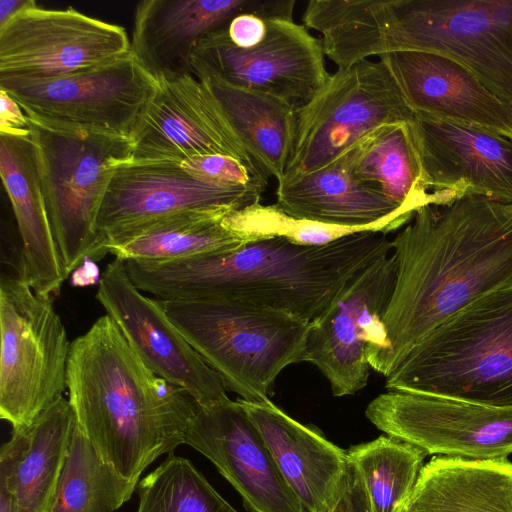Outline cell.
I'll return each instance as SVG.
<instances>
[{"instance_id":"29","label":"cell","mask_w":512,"mask_h":512,"mask_svg":"<svg viewBox=\"0 0 512 512\" xmlns=\"http://www.w3.org/2000/svg\"><path fill=\"white\" fill-rule=\"evenodd\" d=\"M198 80L208 88L250 156L268 177L280 181L289 156L295 107L213 77Z\"/></svg>"},{"instance_id":"18","label":"cell","mask_w":512,"mask_h":512,"mask_svg":"<svg viewBox=\"0 0 512 512\" xmlns=\"http://www.w3.org/2000/svg\"><path fill=\"white\" fill-rule=\"evenodd\" d=\"M185 444L214 464L251 512H307L237 400L198 406Z\"/></svg>"},{"instance_id":"25","label":"cell","mask_w":512,"mask_h":512,"mask_svg":"<svg viewBox=\"0 0 512 512\" xmlns=\"http://www.w3.org/2000/svg\"><path fill=\"white\" fill-rule=\"evenodd\" d=\"M276 197L275 204L293 217L350 227L394 220L408 223L417 210L399 206L355 181L338 161L308 175L278 182Z\"/></svg>"},{"instance_id":"15","label":"cell","mask_w":512,"mask_h":512,"mask_svg":"<svg viewBox=\"0 0 512 512\" xmlns=\"http://www.w3.org/2000/svg\"><path fill=\"white\" fill-rule=\"evenodd\" d=\"M365 415L382 432L427 455L494 460L512 454V407L388 391L368 404Z\"/></svg>"},{"instance_id":"5","label":"cell","mask_w":512,"mask_h":512,"mask_svg":"<svg viewBox=\"0 0 512 512\" xmlns=\"http://www.w3.org/2000/svg\"><path fill=\"white\" fill-rule=\"evenodd\" d=\"M385 378L388 391L512 407V282L447 318Z\"/></svg>"},{"instance_id":"13","label":"cell","mask_w":512,"mask_h":512,"mask_svg":"<svg viewBox=\"0 0 512 512\" xmlns=\"http://www.w3.org/2000/svg\"><path fill=\"white\" fill-rule=\"evenodd\" d=\"M130 52L123 27L36 4L0 27V88L61 77Z\"/></svg>"},{"instance_id":"4","label":"cell","mask_w":512,"mask_h":512,"mask_svg":"<svg viewBox=\"0 0 512 512\" xmlns=\"http://www.w3.org/2000/svg\"><path fill=\"white\" fill-rule=\"evenodd\" d=\"M67 390L78 430L105 464L133 483L185 444L198 407L140 359L107 314L71 343Z\"/></svg>"},{"instance_id":"26","label":"cell","mask_w":512,"mask_h":512,"mask_svg":"<svg viewBox=\"0 0 512 512\" xmlns=\"http://www.w3.org/2000/svg\"><path fill=\"white\" fill-rule=\"evenodd\" d=\"M409 501L416 512H512V462L434 456Z\"/></svg>"},{"instance_id":"28","label":"cell","mask_w":512,"mask_h":512,"mask_svg":"<svg viewBox=\"0 0 512 512\" xmlns=\"http://www.w3.org/2000/svg\"><path fill=\"white\" fill-rule=\"evenodd\" d=\"M232 211L195 209L160 219L111 246L107 253L123 261L166 262L229 253L254 241L227 228Z\"/></svg>"},{"instance_id":"23","label":"cell","mask_w":512,"mask_h":512,"mask_svg":"<svg viewBox=\"0 0 512 512\" xmlns=\"http://www.w3.org/2000/svg\"><path fill=\"white\" fill-rule=\"evenodd\" d=\"M76 428L68 399L54 401L0 449V489L15 512H54L61 473Z\"/></svg>"},{"instance_id":"17","label":"cell","mask_w":512,"mask_h":512,"mask_svg":"<svg viewBox=\"0 0 512 512\" xmlns=\"http://www.w3.org/2000/svg\"><path fill=\"white\" fill-rule=\"evenodd\" d=\"M96 298L140 359L158 376L184 389L198 406L230 399L220 377L167 317L156 299L131 281L115 258L99 280Z\"/></svg>"},{"instance_id":"6","label":"cell","mask_w":512,"mask_h":512,"mask_svg":"<svg viewBox=\"0 0 512 512\" xmlns=\"http://www.w3.org/2000/svg\"><path fill=\"white\" fill-rule=\"evenodd\" d=\"M157 301L226 390L245 401L270 400L280 372L303 362L310 322L291 313L233 298Z\"/></svg>"},{"instance_id":"1","label":"cell","mask_w":512,"mask_h":512,"mask_svg":"<svg viewBox=\"0 0 512 512\" xmlns=\"http://www.w3.org/2000/svg\"><path fill=\"white\" fill-rule=\"evenodd\" d=\"M391 242L396 275L382 319L384 377L451 315L512 282V203L465 194L424 204Z\"/></svg>"},{"instance_id":"32","label":"cell","mask_w":512,"mask_h":512,"mask_svg":"<svg viewBox=\"0 0 512 512\" xmlns=\"http://www.w3.org/2000/svg\"><path fill=\"white\" fill-rule=\"evenodd\" d=\"M136 512H238L187 458L174 454L139 480Z\"/></svg>"},{"instance_id":"24","label":"cell","mask_w":512,"mask_h":512,"mask_svg":"<svg viewBox=\"0 0 512 512\" xmlns=\"http://www.w3.org/2000/svg\"><path fill=\"white\" fill-rule=\"evenodd\" d=\"M263 437L281 475L307 512L319 511L347 463L345 450L288 416L270 400L237 399Z\"/></svg>"},{"instance_id":"9","label":"cell","mask_w":512,"mask_h":512,"mask_svg":"<svg viewBox=\"0 0 512 512\" xmlns=\"http://www.w3.org/2000/svg\"><path fill=\"white\" fill-rule=\"evenodd\" d=\"M27 116V115H26ZM39 150L42 187L67 274L93 260L96 222L115 168L130 160V137L56 129L27 116Z\"/></svg>"},{"instance_id":"38","label":"cell","mask_w":512,"mask_h":512,"mask_svg":"<svg viewBox=\"0 0 512 512\" xmlns=\"http://www.w3.org/2000/svg\"><path fill=\"white\" fill-rule=\"evenodd\" d=\"M397 512H416L412 504L408 500L400 507V509Z\"/></svg>"},{"instance_id":"2","label":"cell","mask_w":512,"mask_h":512,"mask_svg":"<svg viewBox=\"0 0 512 512\" xmlns=\"http://www.w3.org/2000/svg\"><path fill=\"white\" fill-rule=\"evenodd\" d=\"M391 252L386 234L364 231L322 246L273 237L220 255L125 266L133 284L157 300L233 298L312 322L357 272Z\"/></svg>"},{"instance_id":"35","label":"cell","mask_w":512,"mask_h":512,"mask_svg":"<svg viewBox=\"0 0 512 512\" xmlns=\"http://www.w3.org/2000/svg\"><path fill=\"white\" fill-rule=\"evenodd\" d=\"M317 512H373L360 472L349 458L330 497Z\"/></svg>"},{"instance_id":"20","label":"cell","mask_w":512,"mask_h":512,"mask_svg":"<svg viewBox=\"0 0 512 512\" xmlns=\"http://www.w3.org/2000/svg\"><path fill=\"white\" fill-rule=\"evenodd\" d=\"M295 0H142L130 51L154 78L192 74L196 44L235 16L255 12L293 19Z\"/></svg>"},{"instance_id":"3","label":"cell","mask_w":512,"mask_h":512,"mask_svg":"<svg viewBox=\"0 0 512 512\" xmlns=\"http://www.w3.org/2000/svg\"><path fill=\"white\" fill-rule=\"evenodd\" d=\"M302 20L337 68L396 51L432 52L512 106V0H311Z\"/></svg>"},{"instance_id":"11","label":"cell","mask_w":512,"mask_h":512,"mask_svg":"<svg viewBox=\"0 0 512 512\" xmlns=\"http://www.w3.org/2000/svg\"><path fill=\"white\" fill-rule=\"evenodd\" d=\"M390 254L372 261L345 285L331 307L310 322L303 362L316 366L335 397L351 396L378 372L387 351L383 316L395 282Z\"/></svg>"},{"instance_id":"33","label":"cell","mask_w":512,"mask_h":512,"mask_svg":"<svg viewBox=\"0 0 512 512\" xmlns=\"http://www.w3.org/2000/svg\"><path fill=\"white\" fill-rule=\"evenodd\" d=\"M222 222L227 228L252 240L281 237L303 246H322L364 231L387 234L407 224L394 220L367 227L332 225L296 218L276 204L261 203L232 211Z\"/></svg>"},{"instance_id":"22","label":"cell","mask_w":512,"mask_h":512,"mask_svg":"<svg viewBox=\"0 0 512 512\" xmlns=\"http://www.w3.org/2000/svg\"><path fill=\"white\" fill-rule=\"evenodd\" d=\"M0 175L21 240L22 275L52 296L68 277L48 217L39 150L30 130L0 131Z\"/></svg>"},{"instance_id":"10","label":"cell","mask_w":512,"mask_h":512,"mask_svg":"<svg viewBox=\"0 0 512 512\" xmlns=\"http://www.w3.org/2000/svg\"><path fill=\"white\" fill-rule=\"evenodd\" d=\"M414 116L379 59L337 68L310 101L294 109L290 151L280 181L321 170L377 127L411 122Z\"/></svg>"},{"instance_id":"31","label":"cell","mask_w":512,"mask_h":512,"mask_svg":"<svg viewBox=\"0 0 512 512\" xmlns=\"http://www.w3.org/2000/svg\"><path fill=\"white\" fill-rule=\"evenodd\" d=\"M138 483L118 475L75 428L61 473L54 512H115Z\"/></svg>"},{"instance_id":"37","label":"cell","mask_w":512,"mask_h":512,"mask_svg":"<svg viewBox=\"0 0 512 512\" xmlns=\"http://www.w3.org/2000/svg\"><path fill=\"white\" fill-rule=\"evenodd\" d=\"M36 5L34 0H0V27L21 10Z\"/></svg>"},{"instance_id":"14","label":"cell","mask_w":512,"mask_h":512,"mask_svg":"<svg viewBox=\"0 0 512 512\" xmlns=\"http://www.w3.org/2000/svg\"><path fill=\"white\" fill-rule=\"evenodd\" d=\"M264 186L228 188L199 180L176 161L121 162L114 170L96 222L93 260L142 228L195 209L235 211L260 203Z\"/></svg>"},{"instance_id":"16","label":"cell","mask_w":512,"mask_h":512,"mask_svg":"<svg viewBox=\"0 0 512 512\" xmlns=\"http://www.w3.org/2000/svg\"><path fill=\"white\" fill-rule=\"evenodd\" d=\"M155 80L154 93L130 137L129 161L181 162L198 155H226L268 183V175L247 152L203 82L192 74Z\"/></svg>"},{"instance_id":"12","label":"cell","mask_w":512,"mask_h":512,"mask_svg":"<svg viewBox=\"0 0 512 512\" xmlns=\"http://www.w3.org/2000/svg\"><path fill=\"white\" fill-rule=\"evenodd\" d=\"M156 80L131 52L61 77L0 88L39 124L131 137Z\"/></svg>"},{"instance_id":"19","label":"cell","mask_w":512,"mask_h":512,"mask_svg":"<svg viewBox=\"0 0 512 512\" xmlns=\"http://www.w3.org/2000/svg\"><path fill=\"white\" fill-rule=\"evenodd\" d=\"M411 128L429 192L512 203V138L422 114Z\"/></svg>"},{"instance_id":"7","label":"cell","mask_w":512,"mask_h":512,"mask_svg":"<svg viewBox=\"0 0 512 512\" xmlns=\"http://www.w3.org/2000/svg\"><path fill=\"white\" fill-rule=\"evenodd\" d=\"M325 57L320 39L294 19L247 12L200 40L190 62L197 79L213 77L296 108L327 82Z\"/></svg>"},{"instance_id":"30","label":"cell","mask_w":512,"mask_h":512,"mask_svg":"<svg viewBox=\"0 0 512 512\" xmlns=\"http://www.w3.org/2000/svg\"><path fill=\"white\" fill-rule=\"evenodd\" d=\"M346 453L360 472L373 512L400 509L412 494L427 455L389 435L351 446Z\"/></svg>"},{"instance_id":"34","label":"cell","mask_w":512,"mask_h":512,"mask_svg":"<svg viewBox=\"0 0 512 512\" xmlns=\"http://www.w3.org/2000/svg\"><path fill=\"white\" fill-rule=\"evenodd\" d=\"M181 166L201 181L220 187H267L238 159L219 154L198 155L180 162Z\"/></svg>"},{"instance_id":"36","label":"cell","mask_w":512,"mask_h":512,"mask_svg":"<svg viewBox=\"0 0 512 512\" xmlns=\"http://www.w3.org/2000/svg\"><path fill=\"white\" fill-rule=\"evenodd\" d=\"M0 131L21 132L28 130L27 116L20 105L0 89Z\"/></svg>"},{"instance_id":"21","label":"cell","mask_w":512,"mask_h":512,"mask_svg":"<svg viewBox=\"0 0 512 512\" xmlns=\"http://www.w3.org/2000/svg\"><path fill=\"white\" fill-rule=\"evenodd\" d=\"M378 59L414 114L471 125L512 138V106L454 60L426 51H396Z\"/></svg>"},{"instance_id":"8","label":"cell","mask_w":512,"mask_h":512,"mask_svg":"<svg viewBox=\"0 0 512 512\" xmlns=\"http://www.w3.org/2000/svg\"><path fill=\"white\" fill-rule=\"evenodd\" d=\"M0 340V417L19 430L63 396L72 342L52 296L11 268L0 277Z\"/></svg>"},{"instance_id":"27","label":"cell","mask_w":512,"mask_h":512,"mask_svg":"<svg viewBox=\"0 0 512 512\" xmlns=\"http://www.w3.org/2000/svg\"><path fill=\"white\" fill-rule=\"evenodd\" d=\"M411 122L377 127L336 161L355 181L399 206L418 209L438 205V198L426 187Z\"/></svg>"}]
</instances>
